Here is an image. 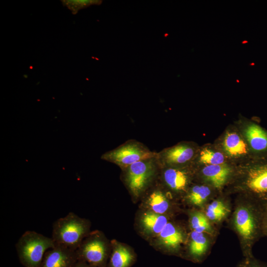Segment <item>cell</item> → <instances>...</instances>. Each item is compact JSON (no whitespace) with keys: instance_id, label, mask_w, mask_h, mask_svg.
I'll return each instance as SVG.
<instances>
[{"instance_id":"cell-16","label":"cell","mask_w":267,"mask_h":267,"mask_svg":"<svg viewBox=\"0 0 267 267\" xmlns=\"http://www.w3.org/2000/svg\"><path fill=\"white\" fill-rule=\"evenodd\" d=\"M141 222L145 231L153 235L159 234L168 222L165 216L152 211L144 213Z\"/></svg>"},{"instance_id":"cell-19","label":"cell","mask_w":267,"mask_h":267,"mask_svg":"<svg viewBox=\"0 0 267 267\" xmlns=\"http://www.w3.org/2000/svg\"><path fill=\"white\" fill-rule=\"evenodd\" d=\"M224 161V156L219 151L204 148L199 153V161L206 165H222Z\"/></svg>"},{"instance_id":"cell-2","label":"cell","mask_w":267,"mask_h":267,"mask_svg":"<svg viewBox=\"0 0 267 267\" xmlns=\"http://www.w3.org/2000/svg\"><path fill=\"white\" fill-rule=\"evenodd\" d=\"M55 246L51 237L27 230L15 244L18 259L25 267H40L45 252Z\"/></svg>"},{"instance_id":"cell-22","label":"cell","mask_w":267,"mask_h":267,"mask_svg":"<svg viewBox=\"0 0 267 267\" xmlns=\"http://www.w3.org/2000/svg\"><path fill=\"white\" fill-rule=\"evenodd\" d=\"M64 5L67 6L73 13H76L78 10L89 6L92 4H99L101 0H62Z\"/></svg>"},{"instance_id":"cell-25","label":"cell","mask_w":267,"mask_h":267,"mask_svg":"<svg viewBox=\"0 0 267 267\" xmlns=\"http://www.w3.org/2000/svg\"><path fill=\"white\" fill-rule=\"evenodd\" d=\"M261 267L257 266V265H253V264H252V266H251L250 267Z\"/></svg>"},{"instance_id":"cell-13","label":"cell","mask_w":267,"mask_h":267,"mask_svg":"<svg viewBox=\"0 0 267 267\" xmlns=\"http://www.w3.org/2000/svg\"><path fill=\"white\" fill-rule=\"evenodd\" d=\"M237 230L244 238L248 239L255 231V222L249 210L245 208H240L236 212L234 219Z\"/></svg>"},{"instance_id":"cell-17","label":"cell","mask_w":267,"mask_h":267,"mask_svg":"<svg viewBox=\"0 0 267 267\" xmlns=\"http://www.w3.org/2000/svg\"><path fill=\"white\" fill-rule=\"evenodd\" d=\"M208 241L203 233L193 230L191 234L189 254L192 258L199 259L206 252Z\"/></svg>"},{"instance_id":"cell-12","label":"cell","mask_w":267,"mask_h":267,"mask_svg":"<svg viewBox=\"0 0 267 267\" xmlns=\"http://www.w3.org/2000/svg\"><path fill=\"white\" fill-rule=\"evenodd\" d=\"M251 148L257 152L267 150V132L255 124L248 125L244 132Z\"/></svg>"},{"instance_id":"cell-1","label":"cell","mask_w":267,"mask_h":267,"mask_svg":"<svg viewBox=\"0 0 267 267\" xmlns=\"http://www.w3.org/2000/svg\"><path fill=\"white\" fill-rule=\"evenodd\" d=\"M89 226L88 220L71 212L53 222L51 238L55 245L76 250L89 234Z\"/></svg>"},{"instance_id":"cell-5","label":"cell","mask_w":267,"mask_h":267,"mask_svg":"<svg viewBox=\"0 0 267 267\" xmlns=\"http://www.w3.org/2000/svg\"><path fill=\"white\" fill-rule=\"evenodd\" d=\"M76 252L78 261L93 267H107L109 248L106 241L100 233L88 234Z\"/></svg>"},{"instance_id":"cell-24","label":"cell","mask_w":267,"mask_h":267,"mask_svg":"<svg viewBox=\"0 0 267 267\" xmlns=\"http://www.w3.org/2000/svg\"><path fill=\"white\" fill-rule=\"evenodd\" d=\"M73 267H93L88 264L81 261H78Z\"/></svg>"},{"instance_id":"cell-8","label":"cell","mask_w":267,"mask_h":267,"mask_svg":"<svg viewBox=\"0 0 267 267\" xmlns=\"http://www.w3.org/2000/svg\"><path fill=\"white\" fill-rule=\"evenodd\" d=\"M265 162L251 167L246 179L248 188L259 195H267V161Z\"/></svg>"},{"instance_id":"cell-15","label":"cell","mask_w":267,"mask_h":267,"mask_svg":"<svg viewBox=\"0 0 267 267\" xmlns=\"http://www.w3.org/2000/svg\"><path fill=\"white\" fill-rule=\"evenodd\" d=\"M107 267H130L134 261L133 253L126 247L115 244Z\"/></svg>"},{"instance_id":"cell-9","label":"cell","mask_w":267,"mask_h":267,"mask_svg":"<svg viewBox=\"0 0 267 267\" xmlns=\"http://www.w3.org/2000/svg\"><path fill=\"white\" fill-rule=\"evenodd\" d=\"M162 177L165 184L176 191L184 190L188 183V176L182 167H164Z\"/></svg>"},{"instance_id":"cell-18","label":"cell","mask_w":267,"mask_h":267,"mask_svg":"<svg viewBox=\"0 0 267 267\" xmlns=\"http://www.w3.org/2000/svg\"><path fill=\"white\" fill-rule=\"evenodd\" d=\"M148 203L152 212L162 215L168 210L169 206L166 196L160 190H155L150 194Z\"/></svg>"},{"instance_id":"cell-6","label":"cell","mask_w":267,"mask_h":267,"mask_svg":"<svg viewBox=\"0 0 267 267\" xmlns=\"http://www.w3.org/2000/svg\"><path fill=\"white\" fill-rule=\"evenodd\" d=\"M195 154L191 144L181 143L157 153L156 157L160 168L182 167L192 160Z\"/></svg>"},{"instance_id":"cell-23","label":"cell","mask_w":267,"mask_h":267,"mask_svg":"<svg viewBox=\"0 0 267 267\" xmlns=\"http://www.w3.org/2000/svg\"><path fill=\"white\" fill-rule=\"evenodd\" d=\"M228 211H206V216L210 220L220 221L227 214Z\"/></svg>"},{"instance_id":"cell-26","label":"cell","mask_w":267,"mask_h":267,"mask_svg":"<svg viewBox=\"0 0 267 267\" xmlns=\"http://www.w3.org/2000/svg\"></svg>"},{"instance_id":"cell-21","label":"cell","mask_w":267,"mask_h":267,"mask_svg":"<svg viewBox=\"0 0 267 267\" xmlns=\"http://www.w3.org/2000/svg\"><path fill=\"white\" fill-rule=\"evenodd\" d=\"M190 223L193 230L198 232L209 231L211 229L207 216L201 212H196L193 214Z\"/></svg>"},{"instance_id":"cell-3","label":"cell","mask_w":267,"mask_h":267,"mask_svg":"<svg viewBox=\"0 0 267 267\" xmlns=\"http://www.w3.org/2000/svg\"><path fill=\"white\" fill-rule=\"evenodd\" d=\"M159 168L160 167L156 155L136 162L123 169L125 172V181L134 196L138 197L145 190Z\"/></svg>"},{"instance_id":"cell-14","label":"cell","mask_w":267,"mask_h":267,"mask_svg":"<svg viewBox=\"0 0 267 267\" xmlns=\"http://www.w3.org/2000/svg\"><path fill=\"white\" fill-rule=\"evenodd\" d=\"M230 172V169L224 164L206 165L202 170L204 176L216 188L225 183Z\"/></svg>"},{"instance_id":"cell-4","label":"cell","mask_w":267,"mask_h":267,"mask_svg":"<svg viewBox=\"0 0 267 267\" xmlns=\"http://www.w3.org/2000/svg\"><path fill=\"white\" fill-rule=\"evenodd\" d=\"M156 153L143 143L133 139L105 153L101 158L124 169L136 162L154 157Z\"/></svg>"},{"instance_id":"cell-11","label":"cell","mask_w":267,"mask_h":267,"mask_svg":"<svg viewBox=\"0 0 267 267\" xmlns=\"http://www.w3.org/2000/svg\"><path fill=\"white\" fill-rule=\"evenodd\" d=\"M223 147L225 153L232 157H239L247 154L248 145L244 139L235 132H228L224 136Z\"/></svg>"},{"instance_id":"cell-20","label":"cell","mask_w":267,"mask_h":267,"mask_svg":"<svg viewBox=\"0 0 267 267\" xmlns=\"http://www.w3.org/2000/svg\"><path fill=\"white\" fill-rule=\"evenodd\" d=\"M211 191L209 187L204 185H196L190 190L187 198L190 202L197 206L203 205L206 200Z\"/></svg>"},{"instance_id":"cell-10","label":"cell","mask_w":267,"mask_h":267,"mask_svg":"<svg viewBox=\"0 0 267 267\" xmlns=\"http://www.w3.org/2000/svg\"><path fill=\"white\" fill-rule=\"evenodd\" d=\"M183 241L182 233L171 222H168L158 234L159 244L169 251L178 249Z\"/></svg>"},{"instance_id":"cell-7","label":"cell","mask_w":267,"mask_h":267,"mask_svg":"<svg viewBox=\"0 0 267 267\" xmlns=\"http://www.w3.org/2000/svg\"><path fill=\"white\" fill-rule=\"evenodd\" d=\"M78 261L76 250L55 245L45 252L40 267H73Z\"/></svg>"}]
</instances>
